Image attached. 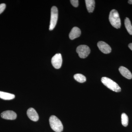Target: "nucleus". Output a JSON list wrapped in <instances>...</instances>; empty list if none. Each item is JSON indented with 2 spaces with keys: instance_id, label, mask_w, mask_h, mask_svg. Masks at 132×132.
<instances>
[{
  "instance_id": "f257e3e1",
  "label": "nucleus",
  "mask_w": 132,
  "mask_h": 132,
  "mask_svg": "<svg viewBox=\"0 0 132 132\" xmlns=\"http://www.w3.org/2000/svg\"><path fill=\"white\" fill-rule=\"evenodd\" d=\"M109 20L114 27L116 29L120 28L121 26L120 19L117 10L114 9L111 10L109 14Z\"/></svg>"
},
{
  "instance_id": "f03ea898",
  "label": "nucleus",
  "mask_w": 132,
  "mask_h": 132,
  "mask_svg": "<svg viewBox=\"0 0 132 132\" xmlns=\"http://www.w3.org/2000/svg\"><path fill=\"white\" fill-rule=\"evenodd\" d=\"M49 123L52 130L56 132H61L63 131L62 123L55 116L52 115L49 118Z\"/></svg>"
},
{
  "instance_id": "7ed1b4c3",
  "label": "nucleus",
  "mask_w": 132,
  "mask_h": 132,
  "mask_svg": "<svg viewBox=\"0 0 132 132\" xmlns=\"http://www.w3.org/2000/svg\"><path fill=\"white\" fill-rule=\"evenodd\" d=\"M101 81L106 87L114 92H120L121 91V88L119 86L110 78L105 77H102Z\"/></svg>"
},
{
  "instance_id": "20e7f679",
  "label": "nucleus",
  "mask_w": 132,
  "mask_h": 132,
  "mask_svg": "<svg viewBox=\"0 0 132 132\" xmlns=\"http://www.w3.org/2000/svg\"><path fill=\"white\" fill-rule=\"evenodd\" d=\"M58 18V10L56 7H52L51 11V19L49 26V30H53L57 24Z\"/></svg>"
},
{
  "instance_id": "39448f33",
  "label": "nucleus",
  "mask_w": 132,
  "mask_h": 132,
  "mask_svg": "<svg viewBox=\"0 0 132 132\" xmlns=\"http://www.w3.org/2000/svg\"><path fill=\"white\" fill-rule=\"evenodd\" d=\"M90 48L87 45H80L76 48V52L79 57L82 59L86 58L90 54Z\"/></svg>"
},
{
  "instance_id": "423d86ee",
  "label": "nucleus",
  "mask_w": 132,
  "mask_h": 132,
  "mask_svg": "<svg viewBox=\"0 0 132 132\" xmlns=\"http://www.w3.org/2000/svg\"><path fill=\"white\" fill-rule=\"evenodd\" d=\"M62 57L61 54H56L52 57V63L54 67L56 69H59L61 67L62 64Z\"/></svg>"
},
{
  "instance_id": "0eeeda50",
  "label": "nucleus",
  "mask_w": 132,
  "mask_h": 132,
  "mask_svg": "<svg viewBox=\"0 0 132 132\" xmlns=\"http://www.w3.org/2000/svg\"><path fill=\"white\" fill-rule=\"evenodd\" d=\"M99 49L104 54H107L111 53L112 49L110 46L106 43L103 41H100L97 43Z\"/></svg>"
},
{
  "instance_id": "6e6552de",
  "label": "nucleus",
  "mask_w": 132,
  "mask_h": 132,
  "mask_svg": "<svg viewBox=\"0 0 132 132\" xmlns=\"http://www.w3.org/2000/svg\"><path fill=\"white\" fill-rule=\"evenodd\" d=\"M1 116L2 118L5 119L13 120L16 119L17 115L14 111H6L3 112L1 114Z\"/></svg>"
},
{
  "instance_id": "1a4fd4ad",
  "label": "nucleus",
  "mask_w": 132,
  "mask_h": 132,
  "mask_svg": "<svg viewBox=\"0 0 132 132\" xmlns=\"http://www.w3.org/2000/svg\"><path fill=\"white\" fill-rule=\"evenodd\" d=\"M27 114L28 118L33 121H37L39 120V115L38 113L35 109L32 108L29 109L27 110Z\"/></svg>"
},
{
  "instance_id": "9d476101",
  "label": "nucleus",
  "mask_w": 132,
  "mask_h": 132,
  "mask_svg": "<svg viewBox=\"0 0 132 132\" xmlns=\"http://www.w3.org/2000/svg\"><path fill=\"white\" fill-rule=\"evenodd\" d=\"M81 32L80 29L77 27H74L72 29L69 34V38L73 40L80 36Z\"/></svg>"
},
{
  "instance_id": "9b49d317",
  "label": "nucleus",
  "mask_w": 132,
  "mask_h": 132,
  "mask_svg": "<svg viewBox=\"0 0 132 132\" xmlns=\"http://www.w3.org/2000/svg\"><path fill=\"white\" fill-rule=\"evenodd\" d=\"M119 71L121 75L128 79L132 78V74L128 69L123 66H121L119 68Z\"/></svg>"
},
{
  "instance_id": "f8f14e48",
  "label": "nucleus",
  "mask_w": 132,
  "mask_h": 132,
  "mask_svg": "<svg viewBox=\"0 0 132 132\" xmlns=\"http://www.w3.org/2000/svg\"><path fill=\"white\" fill-rule=\"evenodd\" d=\"M86 6L88 11L89 13H92L94 10L95 1L94 0H86Z\"/></svg>"
},
{
  "instance_id": "ddd939ff",
  "label": "nucleus",
  "mask_w": 132,
  "mask_h": 132,
  "mask_svg": "<svg viewBox=\"0 0 132 132\" xmlns=\"http://www.w3.org/2000/svg\"><path fill=\"white\" fill-rule=\"evenodd\" d=\"M15 97L14 94L0 91V98L6 100H13Z\"/></svg>"
},
{
  "instance_id": "4468645a",
  "label": "nucleus",
  "mask_w": 132,
  "mask_h": 132,
  "mask_svg": "<svg viewBox=\"0 0 132 132\" xmlns=\"http://www.w3.org/2000/svg\"><path fill=\"white\" fill-rule=\"evenodd\" d=\"M125 24L126 28L128 33L132 35V26L130 19L126 17L125 21Z\"/></svg>"
},
{
  "instance_id": "2eb2a0df",
  "label": "nucleus",
  "mask_w": 132,
  "mask_h": 132,
  "mask_svg": "<svg viewBox=\"0 0 132 132\" xmlns=\"http://www.w3.org/2000/svg\"><path fill=\"white\" fill-rule=\"evenodd\" d=\"M74 78L75 80L81 83L85 82L86 80V77L81 74L78 73L75 75Z\"/></svg>"
},
{
  "instance_id": "dca6fc26",
  "label": "nucleus",
  "mask_w": 132,
  "mask_h": 132,
  "mask_svg": "<svg viewBox=\"0 0 132 132\" xmlns=\"http://www.w3.org/2000/svg\"><path fill=\"white\" fill-rule=\"evenodd\" d=\"M121 123L124 126L127 127L128 125V118L127 115L125 113H123L121 116Z\"/></svg>"
},
{
  "instance_id": "f3484780",
  "label": "nucleus",
  "mask_w": 132,
  "mask_h": 132,
  "mask_svg": "<svg viewBox=\"0 0 132 132\" xmlns=\"http://www.w3.org/2000/svg\"><path fill=\"white\" fill-rule=\"evenodd\" d=\"M70 2L73 6L75 7H78L79 5V1L78 0H71Z\"/></svg>"
},
{
  "instance_id": "a211bd4d",
  "label": "nucleus",
  "mask_w": 132,
  "mask_h": 132,
  "mask_svg": "<svg viewBox=\"0 0 132 132\" xmlns=\"http://www.w3.org/2000/svg\"><path fill=\"white\" fill-rule=\"evenodd\" d=\"M6 5L5 3L0 4V14L2 13L6 8Z\"/></svg>"
},
{
  "instance_id": "6ab92c4d",
  "label": "nucleus",
  "mask_w": 132,
  "mask_h": 132,
  "mask_svg": "<svg viewBox=\"0 0 132 132\" xmlns=\"http://www.w3.org/2000/svg\"><path fill=\"white\" fill-rule=\"evenodd\" d=\"M128 47H129V48L132 51V43H131L129 44V45H128Z\"/></svg>"
},
{
  "instance_id": "aec40b11",
  "label": "nucleus",
  "mask_w": 132,
  "mask_h": 132,
  "mask_svg": "<svg viewBox=\"0 0 132 132\" xmlns=\"http://www.w3.org/2000/svg\"><path fill=\"white\" fill-rule=\"evenodd\" d=\"M128 3L130 4H132V0H129V1H128Z\"/></svg>"
}]
</instances>
